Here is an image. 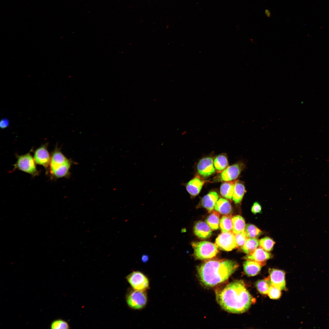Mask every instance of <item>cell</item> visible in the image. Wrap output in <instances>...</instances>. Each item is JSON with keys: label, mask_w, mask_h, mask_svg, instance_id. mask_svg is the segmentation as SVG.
Here are the masks:
<instances>
[{"label": "cell", "mask_w": 329, "mask_h": 329, "mask_svg": "<svg viewBox=\"0 0 329 329\" xmlns=\"http://www.w3.org/2000/svg\"><path fill=\"white\" fill-rule=\"evenodd\" d=\"M213 162L215 169L219 172H222L228 167L227 158L223 154L217 156L214 159Z\"/></svg>", "instance_id": "7402d4cb"}, {"label": "cell", "mask_w": 329, "mask_h": 329, "mask_svg": "<svg viewBox=\"0 0 329 329\" xmlns=\"http://www.w3.org/2000/svg\"><path fill=\"white\" fill-rule=\"evenodd\" d=\"M265 13L266 16L268 17H270L271 16V13L270 11L268 9H266L265 10Z\"/></svg>", "instance_id": "e575fe53"}, {"label": "cell", "mask_w": 329, "mask_h": 329, "mask_svg": "<svg viewBox=\"0 0 329 329\" xmlns=\"http://www.w3.org/2000/svg\"><path fill=\"white\" fill-rule=\"evenodd\" d=\"M259 242L260 247L268 252L272 250L275 243L272 239L268 237L262 238Z\"/></svg>", "instance_id": "83f0119b"}, {"label": "cell", "mask_w": 329, "mask_h": 329, "mask_svg": "<svg viewBox=\"0 0 329 329\" xmlns=\"http://www.w3.org/2000/svg\"><path fill=\"white\" fill-rule=\"evenodd\" d=\"M215 244L220 249L227 251L237 248L235 235L232 232H222L216 239Z\"/></svg>", "instance_id": "ba28073f"}, {"label": "cell", "mask_w": 329, "mask_h": 329, "mask_svg": "<svg viewBox=\"0 0 329 329\" xmlns=\"http://www.w3.org/2000/svg\"><path fill=\"white\" fill-rule=\"evenodd\" d=\"M262 207L260 204L258 202H255L252 205L251 210L254 214H256L261 212Z\"/></svg>", "instance_id": "1f68e13d"}, {"label": "cell", "mask_w": 329, "mask_h": 329, "mask_svg": "<svg viewBox=\"0 0 329 329\" xmlns=\"http://www.w3.org/2000/svg\"><path fill=\"white\" fill-rule=\"evenodd\" d=\"M235 181H227L222 183L221 186L220 192L221 195L226 199L231 200L233 196Z\"/></svg>", "instance_id": "ffe728a7"}, {"label": "cell", "mask_w": 329, "mask_h": 329, "mask_svg": "<svg viewBox=\"0 0 329 329\" xmlns=\"http://www.w3.org/2000/svg\"><path fill=\"white\" fill-rule=\"evenodd\" d=\"M9 125V120L5 118L2 119L0 121V127L2 129L8 127Z\"/></svg>", "instance_id": "d6a6232c"}, {"label": "cell", "mask_w": 329, "mask_h": 329, "mask_svg": "<svg viewBox=\"0 0 329 329\" xmlns=\"http://www.w3.org/2000/svg\"><path fill=\"white\" fill-rule=\"evenodd\" d=\"M232 232L234 234L244 231L246 225L244 219L241 216L235 215L232 217Z\"/></svg>", "instance_id": "44dd1931"}, {"label": "cell", "mask_w": 329, "mask_h": 329, "mask_svg": "<svg viewBox=\"0 0 329 329\" xmlns=\"http://www.w3.org/2000/svg\"><path fill=\"white\" fill-rule=\"evenodd\" d=\"M219 226L222 232H232V217L229 215L223 216L221 218Z\"/></svg>", "instance_id": "d4e9b609"}, {"label": "cell", "mask_w": 329, "mask_h": 329, "mask_svg": "<svg viewBox=\"0 0 329 329\" xmlns=\"http://www.w3.org/2000/svg\"><path fill=\"white\" fill-rule=\"evenodd\" d=\"M218 198V193L215 191H211L202 198L201 204L203 207L210 212L214 209Z\"/></svg>", "instance_id": "e0dca14e"}, {"label": "cell", "mask_w": 329, "mask_h": 329, "mask_svg": "<svg viewBox=\"0 0 329 329\" xmlns=\"http://www.w3.org/2000/svg\"><path fill=\"white\" fill-rule=\"evenodd\" d=\"M245 166L243 163H239L228 167L221 172L220 175V180L225 182L235 180L239 177Z\"/></svg>", "instance_id": "30bf717a"}, {"label": "cell", "mask_w": 329, "mask_h": 329, "mask_svg": "<svg viewBox=\"0 0 329 329\" xmlns=\"http://www.w3.org/2000/svg\"><path fill=\"white\" fill-rule=\"evenodd\" d=\"M239 266L236 262L231 260H209L198 267V273L203 284L211 287L228 280Z\"/></svg>", "instance_id": "7a4b0ae2"}, {"label": "cell", "mask_w": 329, "mask_h": 329, "mask_svg": "<svg viewBox=\"0 0 329 329\" xmlns=\"http://www.w3.org/2000/svg\"><path fill=\"white\" fill-rule=\"evenodd\" d=\"M126 299L129 306L132 309L140 310L145 307L147 302L146 291L133 289L130 290L126 295Z\"/></svg>", "instance_id": "8992f818"}, {"label": "cell", "mask_w": 329, "mask_h": 329, "mask_svg": "<svg viewBox=\"0 0 329 329\" xmlns=\"http://www.w3.org/2000/svg\"><path fill=\"white\" fill-rule=\"evenodd\" d=\"M246 192L243 183L239 181H235L232 198L235 203L239 204L241 202Z\"/></svg>", "instance_id": "ac0fdd59"}, {"label": "cell", "mask_w": 329, "mask_h": 329, "mask_svg": "<svg viewBox=\"0 0 329 329\" xmlns=\"http://www.w3.org/2000/svg\"><path fill=\"white\" fill-rule=\"evenodd\" d=\"M264 265V264L254 261L246 260L243 265L244 271L247 276H254L260 273L262 267Z\"/></svg>", "instance_id": "9a60e30c"}, {"label": "cell", "mask_w": 329, "mask_h": 329, "mask_svg": "<svg viewBox=\"0 0 329 329\" xmlns=\"http://www.w3.org/2000/svg\"><path fill=\"white\" fill-rule=\"evenodd\" d=\"M204 181L198 177H196L189 181L186 185V189L192 196L197 195L201 190Z\"/></svg>", "instance_id": "2e32d148"}, {"label": "cell", "mask_w": 329, "mask_h": 329, "mask_svg": "<svg viewBox=\"0 0 329 329\" xmlns=\"http://www.w3.org/2000/svg\"><path fill=\"white\" fill-rule=\"evenodd\" d=\"M212 157H207L201 159L197 165L198 174L201 176L207 177L215 173V169Z\"/></svg>", "instance_id": "7c38bea8"}, {"label": "cell", "mask_w": 329, "mask_h": 329, "mask_svg": "<svg viewBox=\"0 0 329 329\" xmlns=\"http://www.w3.org/2000/svg\"><path fill=\"white\" fill-rule=\"evenodd\" d=\"M214 209L219 213L225 215L230 214L232 210L230 203L228 200L223 198H220L218 200L215 206Z\"/></svg>", "instance_id": "d6986e66"}, {"label": "cell", "mask_w": 329, "mask_h": 329, "mask_svg": "<svg viewBox=\"0 0 329 329\" xmlns=\"http://www.w3.org/2000/svg\"><path fill=\"white\" fill-rule=\"evenodd\" d=\"M259 245V240L256 238H248L241 248L244 253L248 254L253 252Z\"/></svg>", "instance_id": "cb8c5ba5"}, {"label": "cell", "mask_w": 329, "mask_h": 329, "mask_svg": "<svg viewBox=\"0 0 329 329\" xmlns=\"http://www.w3.org/2000/svg\"><path fill=\"white\" fill-rule=\"evenodd\" d=\"M71 161L62 153L56 146L51 155L49 168L51 175L57 179L65 177L69 174Z\"/></svg>", "instance_id": "3957f363"}, {"label": "cell", "mask_w": 329, "mask_h": 329, "mask_svg": "<svg viewBox=\"0 0 329 329\" xmlns=\"http://www.w3.org/2000/svg\"><path fill=\"white\" fill-rule=\"evenodd\" d=\"M48 143L39 147L34 152V158L36 164L43 166L45 168L49 167L51 156L48 150Z\"/></svg>", "instance_id": "9c48e42d"}, {"label": "cell", "mask_w": 329, "mask_h": 329, "mask_svg": "<svg viewBox=\"0 0 329 329\" xmlns=\"http://www.w3.org/2000/svg\"><path fill=\"white\" fill-rule=\"evenodd\" d=\"M244 232L249 238H256L262 233V231L255 225L247 224L245 227Z\"/></svg>", "instance_id": "4316f807"}, {"label": "cell", "mask_w": 329, "mask_h": 329, "mask_svg": "<svg viewBox=\"0 0 329 329\" xmlns=\"http://www.w3.org/2000/svg\"><path fill=\"white\" fill-rule=\"evenodd\" d=\"M218 303L225 311L240 314L246 311L255 299L242 280L234 281L216 292Z\"/></svg>", "instance_id": "6da1fadb"}, {"label": "cell", "mask_w": 329, "mask_h": 329, "mask_svg": "<svg viewBox=\"0 0 329 329\" xmlns=\"http://www.w3.org/2000/svg\"><path fill=\"white\" fill-rule=\"evenodd\" d=\"M273 257L272 255L260 247L257 248L250 253L247 254L244 259L254 261L264 264L266 261Z\"/></svg>", "instance_id": "4fadbf2b"}, {"label": "cell", "mask_w": 329, "mask_h": 329, "mask_svg": "<svg viewBox=\"0 0 329 329\" xmlns=\"http://www.w3.org/2000/svg\"><path fill=\"white\" fill-rule=\"evenodd\" d=\"M149 260V256L147 254H143L141 257V260L143 263L147 262Z\"/></svg>", "instance_id": "836d02e7"}, {"label": "cell", "mask_w": 329, "mask_h": 329, "mask_svg": "<svg viewBox=\"0 0 329 329\" xmlns=\"http://www.w3.org/2000/svg\"><path fill=\"white\" fill-rule=\"evenodd\" d=\"M126 279L133 289L146 291L149 286L148 278L142 272L134 271L126 277Z\"/></svg>", "instance_id": "52a82bcc"}, {"label": "cell", "mask_w": 329, "mask_h": 329, "mask_svg": "<svg viewBox=\"0 0 329 329\" xmlns=\"http://www.w3.org/2000/svg\"><path fill=\"white\" fill-rule=\"evenodd\" d=\"M195 235L199 238L205 239L209 238L212 234V229L207 224L199 221L195 224L193 228Z\"/></svg>", "instance_id": "5bb4252c"}, {"label": "cell", "mask_w": 329, "mask_h": 329, "mask_svg": "<svg viewBox=\"0 0 329 329\" xmlns=\"http://www.w3.org/2000/svg\"><path fill=\"white\" fill-rule=\"evenodd\" d=\"M235 235L237 248L242 247L249 238L244 231Z\"/></svg>", "instance_id": "f546056e"}, {"label": "cell", "mask_w": 329, "mask_h": 329, "mask_svg": "<svg viewBox=\"0 0 329 329\" xmlns=\"http://www.w3.org/2000/svg\"><path fill=\"white\" fill-rule=\"evenodd\" d=\"M206 223L213 230H218L220 224V214L217 211H213L206 219Z\"/></svg>", "instance_id": "603a6c76"}, {"label": "cell", "mask_w": 329, "mask_h": 329, "mask_svg": "<svg viewBox=\"0 0 329 329\" xmlns=\"http://www.w3.org/2000/svg\"><path fill=\"white\" fill-rule=\"evenodd\" d=\"M267 294L271 299H278L281 296V290L279 288L271 285Z\"/></svg>", "instance_id": "4dcf8cb0"}, {"label": "cell", "mask_w": 329, "mask_h": 329, "mask_svg": "<svg viewBox=\"0 0 329 329\" xmlns=\"http://www.w3.org/2000/svg\"><path fill=\"white\" fill-rule=\"evenodd\" d=\"M255 285L257 290L260 294H267L271 285L269 277L264 279L257 281Z\"/></svg>", "instance_id": "484cf974"}, {"label": "cell", "mask_w": 329, "mask_h": 329, "mask_svg": "<svg viewBox=\"0 0 329 329\" xmlns=\"http://www.w3.org/2000/svg\"><path fill=\"white\" fill-rule=\"evenodd\" d=\"M34 158L30 153L18 155L17 161L13 165L14 169L19 170L35 176L39 174Z\"/></svg>", "instance_id": "5b68a950"}, {"label": "cell", "mask_w": 329, "mask_h": 329, "mask_svg": "<svg viewBox=\"0 0 329 329\" xmlns=\"http://www.w3.org/2000/svg\"><path fill=\"white\" fill-rule=\"evenodd\" d=\"M50 327L52 329L70 328L68 322L61 319L54 320L51 323Z\"/></svg>", "instance_id": "f1b7e54d"}, {"label": "cell", "mask_w": 329, "mask_h": 329, "mask_svg": "<svg viewBox=\"0 0 329 329\" xmlns=\"http://www.w3.org/2000/svg\"><path fill=\"white\" fill-rule=\"evenodd\" d=\"M195 258L207 260L215 256L218 253V247L214 243L207 241L194 242L192 244Z\"/></svg>", "instance_id": "277c9868"}, {"label": "cell", "mask_w": 329, "mask_h": 329, "mask_svg": "<svg viewBox=\"0 0 329 329\" xmlns=\"http://www.w3.org/2000/svg\"><path fill=\"white\" fill-rule=\"evenodd\" d=\"M269 280L271 285L281 290L286 288L285 272L280 270L274 268L269 269Z\"/></svg>", "instance_id": "8fae6325"}]
</instances>
